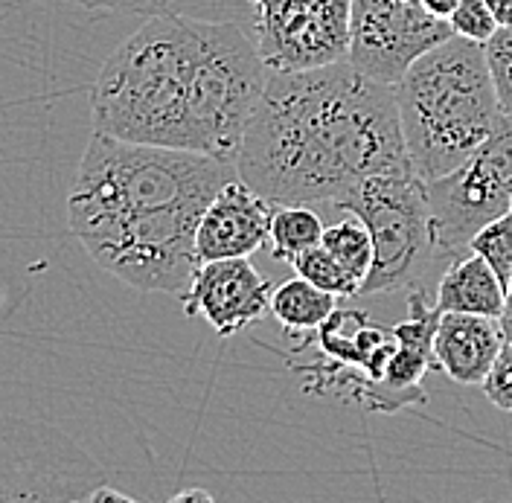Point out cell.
<instances>
[{"label": "cell", "instance_id": "cell-7", "mask_svg": "<svg viewBox=\"0 0 512 503\" xmlns=\"http://www.w3.org/2000/svg\"><path fill=\"white\" fill-rule=\"evenodd\" d=\"M254 44L268 70L300 73L350 56L352 0H256Z\"/></svg>", "mask_w": 512, "mask_h": 503}, {"label": "cell", "instance_id": "cell-28", "mask_svg": "<svg viewBox=\"0 0 512 503\" xmlns=\"http://www.w3.org/2000/svg\"><path fill=\"white\" fill-rule=\"evenodd\" d=\"M251 3H256V0H251Z\"/></svg>", "mask_w": 512, "mask_h": 503}, {"label": "cell", "instance_id": "cell-4", "mask_svg": "<svg viewBox=\"0 0 512 503\" xmlns=\"http://www.w3.org/2000/svg\"><path fill=\"white\" fill-rule=\"evenodd\" d=\"M393 94L411 169L425 184L463 166L504 120L486 44L463 35L419 56Z\"/></svg>", "mask_w": 512, "mask_h": 503}, {"label": "cell", "instance_id": "cell-26", "mask_svg": "<svg viewBox=\"0 0 512 503\" xmlns=\"http://www.w3.org/2000/svg\"><path fill=\"white\" fill-rule=\"evenodd\" d=\"M501 323H504L507 338H512V280L510 285H507V306H504V317H501Z\"/></svg>", "mask_w": 512, "mask_h": 503}, {"label": "cell", "instance_id": "cell-5", "mask_svg": "<svg viewBox=\"0 0 512 503\" xmlns=\"http://www.w3.org/2000/svg\"><path fill=\"white\" fill-rule=\"evenodd\" d=\"M335 210L364 221L373 239V265L358 288V297L411 288L437 259L425 181L414 172L370 175L347 189Z\"/></svg>", "mask_w": 512, "mask_h": 503}, {"label": "cell", "instance_id": "cell-3", "mask_svg": "<svg viewBox=\"0 0 512 503\" xmlns=\"http://www.w3.org/2000/svg\"><path fill=\"white\" fill-rule=\"evenodd\" d=\"M201 41L204 18L178 12L149 15L105 59L94 79V131L190 152V102Z\"/></svg>", "mask_w": 512, "mask_h": 503}, {"label": "cell", "instance_id": "cell-8", "mask_svg": "<svg viewBox=\"0 0 512 503\" xmlns=\"http://www.w3.org/2000/svg\"><path fill=\"white\" fill-rule=\"evenodd\" d=\"M454 35L451 24L431 15L422 0H352L347 62L396 85L405 70Z\"/></svg>", "mask_w": 512, "mask_h": 503}, {"label": "cell", "instance_id": "cell-24", "mask_svg": "<svg viewBox=\"0 0 512 503\" xmlns=\"http://www.w3.org/2000/svg\"><path fill=\"white\" fill-rule=\"evenodd\" d=\"M498 27H512V0H486Z\"/></svg>", "mask_w": 512, "mask_h": 503}, {"label": "cell", "instance_id": "cell-20", "mask_svg": "<svg viewBox=\"0 0 512 503\" xmlns=\"http://www.w3.org/2000/svg\"><path fill=\"white\" fill-rule=\"evenodd\" d=\"M486 62L492 70L501 114L512 120V27H498V32L486 41Z\"/></svg>", "mask_w": 512, "mask_h": 503}, {"label": "cell", "instance_id": "cell-11", "mask_svg": "<svg viewBox=\"0 0 512 503\" xmlns=\"http://www.w3.org/2000/svg\"><path fill=\"white\" fill-rule=\"evenodd\" d=\"M274 207L262 198L239 175L230 178L201 213L195 230V256L198 265L210 259H233V256H254L268 248L271 216Z\"/></svg>", "mask_w": 512, "mask_h": 503}, {"label": "cell", "instance_id": "cell-21", "mask_svg": "<svg viewBox=\"0 0 512 503\" xmlns=\"http://www.w3.org/2000/svg\"><path fill=\"white\" fill-rule=\"evenodd\" d=\"M454 35H463V38H472L486 44L495 32H498V21L489 9L486 0H460L454 15L448 18Z\"/></svg>", "mask_w": 512, "mask_h": 503}, {"label": "cell", "instance_id": "cell-22", "mask_svg": "<svg viewBox=\"0 0 512 503\" xmlns=\"http://www.w3.org/2000/svg\"><path fill=\"white\" fill-rule=\"evenodd\" d=\"M480 387H483L486 399L495 408L504 410V413H512V338L504 341L495 364H492V370H489V376L483 378Z\"/></svg>", "mask_w": 512, "mask_h": 503}, {"label": "cell", "instance_id": "cell-23", "mask_svg": "<svg viewBox=\"0 0 512 503\" xmlns=\"http://www.w3.org/2000/svg\"><path fill=\"white\" fill-rule=\"evenodd\" d=\"M79 3L88 12H117V15H160V12H178L184 0H67Z\"/></svg>", "mask_w": 512, "mask_h": 503}, {"label": "cell", "instance_id": "cell-15", "mask_svg": "<svg viewBox=\"0 0 512 503\" xmlns=\"http://www.w3.org/2000/svg\"><path fill=\"white\" fill-rule=\"evenodd\" d=\"M335 294L323 291L303 277H294L271 291V315L291 338L312 335L335 312Z\"/></svg>", "mask_w": 512, "mask_h": 503}, {"label": "cell", "instance_id": "cell-14", "mask_svg": "<svg viewBox=\"0 0 512 503\" xmlns=\"http://www.w3.org/2000/svg\"><path fill=\"white\" fill-rule=\"evenodd\" d=\"M440 312H469V315L504 317L507 288L498 274L478 253H460L448 259V268L437 283L434 297Z\"/></svg>", "mask_w": 512, "mask_h": 503}, {"label": "cell", "instance_id": "cell-6", "mask_svg": "<svg viewBox=\"0 0 512 503\" xmlns=\"http://www.w3.org/2000/svg\"><path fill=\"white\" fill-rule=\"evenodd\" d=\"M425 192L437 259L469 251L478 230L512 210V120L504 117L472 158L428 181Z\"/></svg>", "mask_w": 512, "mask_h": 503}, {"label": "cell", "instance_id": "cell-12", "mask_svg": "<svg viewBox=\"0 0 512 503\" xmlns=\"http://www.w3.org/2000/svg\"><path fill=\"white\" fill-rule=\"evenodd\" d=\"M300 344L315 346L318 358H323L332 367L352 370L367 376L370 393H367V405L373 410L376 405V384L382 381L384 367L390 361V355L396 352V335L393 326H382L379 320L358 312V309H338L320 323L312 335H303Z\"/></svg>", "mask_w": 512, "mask_h": 503}, {"label": "cell", "instance_id": "cell-2", "mask_svg": "<svg viewBox=\"0 0 512 503\" xmlns=\"http://www.w3.org/2000/svg\"><path fill=\"white\" fill-rule=\"evenodd\" d=\"M230 178L233 160L91 131L67 195V227L123 285L178 297L198 268L201 213Z\"/></svg>", "mask_w": 512, "mask_h": 503}, {"label": "cell", "instance_id": "cell-19", "mask_svg": "<svg viewBox=\"0 0 512 503\" xmlns=\"http://www.w3.org/2000/svg\"><path fill=\"white\" fill-rule=\"evenodd\" d=\"M469 251L483 256L489 268L498 274L501 285L507 288L512 280V210L478 230L475 239L469 242Z\"/></svg>", "mask_w": 512, "mask_h": 503}, {"label": "cell", "instance_id": "cell-27", "mask_svg": "<svg viewBox=\"0 0 512 503\" xmlns=\"http://www.w3.org/2000/svg\"><path fill=\"white\" fill-rule=\"evenodd\" d=\"M172 501H210V495L201 492V489H192V492H178Z\"/></svg>", "mask_w": 512, "mask_h": 503}, {"label": "cell", "instance_id": "cell-1", "mask_svg": "<svg viewBox=\"0 0 512 503\" xmlns=\"http://www.w3.org/2000/svg\"><path fill=\"white\" fill-rule=\"evenodd\" d=\"M414 172L393 85L350 62L265 73L236 175L271 204H332L370 175Z\"/></svg>", "mask_w": 512, "mask_h": 503}, {"label": "cell", "instance_id": "cell-25", "mask_svg": "<svg viewBox=\"0 0 512 503\" xmlns=\"http://www.w3.org/2000/svg\"><path fill=\"white\" fill-rule=\"evenodd\" d=\"M457 3H460V0H422V6H425V9H428L431 15L443 18V21H448V18L454 15Z\"/></svg>", "mask_w": 512, "mask_h": 503}, {"label": "cell", "instance_id": "cell-17", "mask_svg": "<svg viewBox=\"0 0 512 503\" xmlns=\"http://www.w3.org/2000/svg\"><path fill=\"white\" fill-rule=\"evenodd\" d=\"M320 245L332 253L352 277H358L364 283V277L373 265V239H370V230L364 227V221L352 213H344V219L338 224L323 227Z\"/></svg>", "mask_w": 512, "mask_h": 503}, {"label": "cell", "instance_id": "cell-10", "mask_svg": "<svg viewBox=\"0 0 512 503\" xmlns=\"http://www.w3.org/2000/svg\"><path fill=\"white\" fill-rule=\"evenodd\" d=\"M443 312L434 300H428V291L419 285L408 291V317L393 326L396 352L390 355L384 367L382 381L376 384V413H396L411 405H422V378L437 370L434 358V335L440 326Z\"/></svg>", "mask_w": 512, "mask_h": 503}, {"label": "cell", "instance_id": "cell-13", "mask_svg": "<svg viewBox=\"0 0 512 503\" xmlns=\"http://www.w3.org/2000/svg\"><path fill=\"white\" fill-rule=\"evenodd\" d=\"M504 341L507 332L501 317L443 312L434 335L437 370L463 387H478L489 376Z\"/></svg>", "mask_w": 512, "mask_h": 503}, {"label": "cell", "instance_id": "cell-16", "mask_svg": "<svg viewBox=\"0 0 512 503\" xmlns=\"http://www.w3.org/2000/svg\"><path fill=\"white\" fill-rule=\"evenodd\" d=\"M323 219L309 204H277L271 216L268 248L277 262H294L300 253L318 248L323 239Z\"/></svg>", "mask_w": 512, "mask_h": 503}, {"label": "cell", "instance_id": "cell-18", "mask_svg": "<svg viewBox=\"0 0 512 503\" xmlns=\"http://www.w3.org/2000/svg\"><path fill=\"white\" fill-rule=\"evenodd\" d=\"M291 268L297 271V277L309 280L312 285H318V288L335 294V297H358L361 280L352 277L350 271H347L332 253L326 251L323 245L300 253V256L291 262Z\"/></svg>", "mask_w": 512, "mask_h": 503}, {"label": "cell", "instance_id": "cell-9", "mask_svg": "<svg viewBox=\"0 0 512 503\" xmlns=\"http://www.w3.org/2000/svg\"><path fill=\"white\" fill-rule=\"evenodd\" d=\"M271 291L251 256H233L201 262L178 300L184 315L207 320L219 338H233L271 312Z\"/></svg>", "mask_w": 512, "mask_h": 503}]
</instances>
